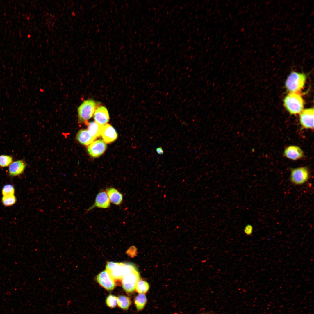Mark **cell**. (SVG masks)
Returning <instances> with one entry per match:
<instances>
[{
    "label": "cell",
    "mask_w": 314,
    "mask_h": 314,
    "mask_svg": "<svg viewBox=\"0 0 314 314\" xmlns=\"http://www.w3.org/2000/svg\"><path fill=\"white\" fill-rule=\"evenodd\" d=\"M283 102L286 109L291 114L300 113L304 110V101L300 93H289Z\"/></svg>",
    "instance_id": "6da1fadb"
},
{
    "label": "cell",
    "mask_w": 314,
    "mask_h": 314,
    "mask_svg": "<svg viewBox=\"0 0 314 314\" xmlns=\"http://www.w3.org/2000/svg\"><path fill=\"white\" fill-rule=\"evenodd\" d=\"M306 80L304 74L292 72L286 81V88L290 93H300L304 88Z\"/></svg>",
    "instance_id": "7a4b0ae2"
},
{
    "label": "cell",
    "mask_w": 314,
    "mask_h": 314,
    "mask_svg": "<svg viewBox=\"0 0 314 314\" xmlns=\"http://www.w3.org/2000/svg\"><path fill=\"white\" fill-rule=\"evenodd\" d=\"M96 106V103L92 100L88 99L83 102L78 109L79 122H85L91 118L94 113Z\"/></svg>",
    "instance_id": "3957f363"
},
{
    "label": "cell",
    "mask_w": 314,
    "mask_h": 314,
    "mask_svg": "<svg viewBox=\"0 0 314 314\" xmlns=\"http://www.w3.org/2000/svg\"><path fill=\"white\" fill-rule=\"evenodd\" d=\"M139 279L140 274L136 267L126 274L122 279V286L124 290L129 293L133 292Z\"/></svg>",
    "instance_id": "277c9868"
},
{
    "label": "cell",
    "mask_w": 314,
    "mask_h": 314,
    "mask_svg": "<svg viewBox=\"0 0 314 314\" xmlns=\"http://www.w3.org/2000/svg\"><path fill=\"white\" fill-rule=\"evenodd\" d=\"M309 177V171L306 167H298L291 170L290 180L294 185H301L304 184L308 181Z\"/></svg>",
    "instance_id": "5b68a950"
},
{
    "label": "cell",
    "mask_w": 314,
    "mask_h": 314,
    "mask_svg": "<svg viewBox=\"0 0 314 314\" xmlns=\"http://www.w3.org/2000/svg\"><path fill=\"white\" fill-rule=\"evenodd\" d=\"M124 263L109 262L107 264L106 269L113 279H119L124 275Z\"/></svg>",
    "instance_id": "8992f818"
},
{
    "label": "cell",
    "mask_w": 314,
    "mask_h": 314,
    "mask_svg": "<svg viewBox=\"0 0 314 314\" xmlns=\"http://www.w3.org/2000/svg\"><path fill=\"white\" fill-rule=\"evenodd\" d=\"M314 115L313 108L305 109L300 113V122L303 127L306 129H313Z\"/></svg>",
    "instance_id": "52a82bcc"
},
{
    "label": "cell",
    "mask_w": 314,
    "mask_h": 314,
    "mask_svg": "<svg viewBox=\"0 0 314 314\" xmlns=\"http://www.w3.org/2000/svg\"><path fill=\"white\" fill-rule=\"evenodd\" d=\"M110 206V202L106 191L102 190L97 194L94 203L87 210V211H89L95 208H108Z\"/></svg>",
    "instance_id": "ba28073f"
},
{
    "label": "cell",
    "mask_w": 314,
    "mask_h": 314,
    "mask_svg": "<svg viewBox=\"0 0 314 314\" xmlns=\"http://www.w3.org/2000/svg\"><path fill=\"white\" fill-rule=\"evenodd\" d=\"M98 283L108 290H113L115 286L113 278L106 270L100 272L97 277Z\"/></svg>",
    "instance_id": "9c48e42d"
},
{
    "label": "cell",
    "mask_w": 314,
    "mask_h": 314,
    "mask_svg": "<svg viewBox=\"0 0 314 314\" xmlns=\"http://www.w3.org/2000/svg\"><path fill=\"white\" fill-rule=\"evenodd\" d=\"M106 143H110L115 140L117 137V134L115 129L110 125L106 124L102 125L101 133Z\"/></svg>",
    "instance_id": "30bf717a"
},
{
    "label": "cell",
    "mask_w": 314,
    "mask_h": 314,
    "mask_svg": "<svg viewBox=\"0 0 314 314\" xmlns=\"http://www.w3.org/2000/svg\"><path fill=\"white\" fill-rule=\"evenodd\" d=\"M106 146L104 142L98 140L93 142L89 145L88 148L89 154L94 157L101 156L105 151Z\"/></svg>",
    "instance_id": "8fae6325"
},
{
    "label": "cell",
    "mask_w": 314,
    "mask_h": 314,
    "mask_svg": "<svg viewBox=\"0 0 314 314\" xmlns=\"http://www.w3.org/2000/svg\"><path fill=\"white\" fill-rule=\"evenodd\" d=\"M304 155L302 149L296 145L289 146L285 148L284 151V155L286 158L293 160L302 158Z\"/></svg>",
    "instance_id": "7c38bea8"
},
{
    "label": "cell",
    "mask_w": 314,
    "mask_h": 314,
    "mask_svg": "<svg viewBox=\"0 0 314 314\" xmlns=\"http://www.w3.org/2000/svg\"><path fill=\"white\" fill-rule=\"evenodd\" d=\"M94 117L95 121L99 124L103 125L109 121V115L107 108L103 106H100L95 110Z\"/></svg>",
    "instance_id": "4fadbf2b"
},
{
    "label": "cell",
    "mask_w": 314,
    "mask_h": 314,
    "mask_svg": "<svg viewBox=\"0 0 314 314\" xmlns=\"http://www.w3.org/2000/svg\"><path fill=\"white\" fill-rule=\"evenodd\" d=\"M106 191L110 203L116 205L121 204L123 200V195L118 190L111 187L107 188Z\"/></svg>",
    "instance_id": "5bb4252c"
},
{
    "label": "cell",
    "mask_w": 314,
    "mask_h": 314,
    "mask_svg": "<svg viewBox=\"0 0 314 314\" xmlns=\"http://www.w3.org/2000/svg\"><path fill=\"white\" fill-rule=\"evenodd\" d=\"M26 166L25 163L22 160H18L13 162L9 166V175L14 176L21 174L23 172Z\"/></svg>",
    "instance_id": "9a60e30c"
},
{
    "label": "cell",
    "mask_w": 314,
    "mask_h": 314,
    "mask_svg": "<svg viewBox=\"0 0 314 314\" xmlns=\"http://www.w3.org/2000/svg\"><path fill=\"white\" fill-rule=\"evenodd\" d=\"M76 139L82 144L85 145H90L96 139L89 133L87 129H82L77 134Z\"/></svg>",
    "instance_id": "2e32d148"
},
{
    "label": "cell",
    "mask_w": 314,
    "mask_h": 314,
    "mask_svg": "<svg viewBox=\"0 0 314 314\" xmlns=\"http://www.w3.org/2000/svg\"><path fill=\"white\" fill-rule=\"evenodd\" d=\"M102 126L95 121L91 122L88 125V130L93 137L96 138L101 135Z\"/></svg>",
    "instance_id": "e0dca14e"
},
{
    "label": "cell",
    "mask_w": 314,
    "mask_h": 314,
    "mask_svg": "<svg viewBox=\"0 0 314 314\" xmlns=\"http://www.w3.org/2000/svg\"><path fill=\"white\" fill-rule=\"evenodd\" d=\"M147 299L144 294H140L135 297L134 303L137 310L140 311L144 308L147 302Z\"/></svg>",
    "instance_id": "ac0fdd59"
},
{
    "label": "cell",
    "mask_w": 314,
    "mask_h": 314,
    "mask_svg": "<svg viewBox=\"0 0 314 314\" xmlns=\"http://www.w3.org/2000/svg\"><path fill=\"white\" fill-rule=\"evenodd\" d=\"M117 304L119 307L122 309L127 310L131 304V301L129 297L124 295H120L117 298Z\"/></svg>",
    "instance_id": "d6986e66"
},
{
    "label": "cell",
    "mask_w": 314,
    "mask_h": 314,
    "mask_svg": "<svg viewBox=\"0 0 314 314\" xmlns=\"http://www.w3.org/2000/svg\"><path fill=\"white\" fill-rule=\"evenodd\" d=\"M149 285L146 281L142 280H139L138 282L135 287L136 291L140 294H145L149 290Z\"/></svg>",
    "instance_id": "ffe728a7"
},
{
    "label": "cell",
    "mask_w": 314,
    "mask_h": 314,
    "mask_svg": "<svg viewBox=\"0 0 314 314\" xmlns=\"http://www.w3.org/2000/svg\"><path fill=\"white\" fill-rule=\"evenodd\" d=\"M1 200L4 205L9 206L13 205L15 203L16 198L14 194L3 195Z\"/></svg>",
    "instance_id": "44dd1931"
},
{
    "label": "cell",
    "mask_w": 314,
    "mask_h": 314,
    "mask_svg": "<svg viewBox=\"0 0 314 314\" xmlns=\"http://www.w3.org/2000/svg\"><path fill=\"white\" fill-rule=\"evenodd\" d=\"M13 162V158L8 155H0V167H4L9 166Z\"/></svg>",
    "instance_id": "7402d4cb"
},
{
    "label": "cell",
    "mask_w": 314,
    "mask_h": 314,
    "mask_svg": "<svg viewBox=\"0 0 314 314\" xmlns=\"http://www.w3.org/2000/svg\"><path fill=\"white\" fill-rule=\"evenodd\" d=\"M117 297L112 295H109L106 297V303L107 305L109 307L114 308L117 304Z\"/></svg>",
    "instance_id": "603a6c76"
},
{
    "label": "cell",
    "mask_w": 314,
    "mask_h": 314,
    "mask_svg": "<svg viewBox=\"0 0 314 314\" xmlns=\"http://www.w3.org/2000/svg\"><path fill=\"white\" fill-rule=\"evenodd\" d=\"M1 192L3 195H14L15 192V189L12 185L8 184L5 185L3 187Z\"/></svg>",
    "instance_id": "cb8c5ba5"
},
{
    "label": "cell",
    "mask_w": 314,
    "mask_h": 314,
    "mask_svg": "<svg viewBox=\"0 0 314 314\" xmlns=\"http://www.w3.org/2000/svg\"><path fill=\"white\" fill-rule=\"evenodd\" d=\"M253 230V229L252 226L248 224L246 225L245 227L244 231V233L247 235H249L252 233Z\"/></svg>",
    "instance_id": "d4e9b609"
},
{
    "label": "cell",
    "mask_w": 314,
    "mask_h": 314,
    "mask_svg": "<svg viewBox=\"0 0 314 314\" xmlns=\"http://www.w3.org/2000/svg\"><path fill=\"white\" fill-rule=\"evenodd\" d=\"M156 151L158 154L161 155L164 153V151L161 147H158L156 149Z\"/></svg>",
    "instance_id": "484cf974"
},
{
    "label": "cell",
    "mask_w": 314,
    "mask_h": 314,
    "mask_svg": "<svg viewBox=\"0 0 314 314\" xmlns=\"http://www.w3.org/2000/svg\"></svg>",
    "instance_id": "4316f807"
}]
</instances>
